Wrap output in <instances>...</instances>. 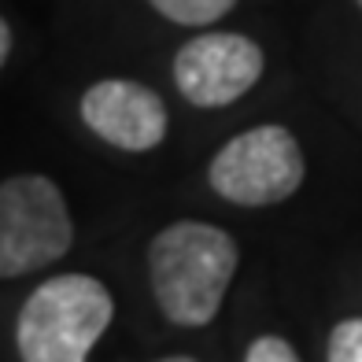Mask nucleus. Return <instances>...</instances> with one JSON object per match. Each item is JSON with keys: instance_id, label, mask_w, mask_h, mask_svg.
<instances>
[{"instance_id": "obj_1", "label": "nucleus", "mask_w": 362, "mask_h": 362, "mask_svg": "<svg viewBox=\"0 0 362 362\" xmlns=\"http://www.w3.org/2000/svg\"><path fill=\"white\" fill-rule=\"evenodd\" d=\"M237 240L211 222H174L148 244L152 296L167 322L211 325L237 274Z\"/></svg>"}, {"instance_id": "obj_3", "label": "nucleus", "mask_w": 362, "mask_h": 362, "mask_svg": "<svg viewBox=\"0 0 362 362\" xmlns=\"http://www.w3.org/2000/svg\"><path fill=\"white\" fill-rule=\"evenodd\" d=\"M74 222L52 177L15 174L0 181V277H26L71 252Z\"/></svg>"}, {"instance_id": "obj_11", "label": "nucleus", "mask_w": 362, "mask_h": 362, "mask_svg": "<svg viewBox=\"0 0 362 362\" xmlns=\"http://www.w3.org/2000/svg\"><path fill=\"white\" fill-rule=\"evenodd\" d=\"M159 362H196V358H189V355H170V358H159Z\"/></svg>"}, {"instance_id": "obj_8", "label": "nucleus", "mask_w": 362, "mask_h": 362, "mask_svg": "<svg viewBox=\"0 0 362 362\" xmlns=\"http://www.w3.org/2000/svg\"><path fill=\"white\" fill-rule=\"evenodd\" d=\"M329 362H362V318H348L329 333Z\"/></svg>"}, {"instance_id": "obj_2", "label": "nucleus", "mask_w": 362, "mask_h": 362, "mask_svg": "<svg viewBox=\"0 0 362 362\" xmlns=\"http://www.w3.org/2000/svg\"><path fill=\"white\" fill-rule=\"evenodd\" d=\"M115 318L111 292L89 274H59L30 292L15 322L23 362H86Z\"/></svg>"}, {"instance_id": "obj_12", "label": "nucleus", "mask_w": 362, "mask_h": 362, "mask_svg": "<svg viewBox=\"0 0 362 362\" xmlns=\"http://www.w3.org/2000/svg\"><path fill=\"white\" fill-rule=\"evenodd\" d=\"M358 8H362V0H358Z\"/></svg>"}, {"instance_id": "obj_5", "label": "nucleus", "mask_w": 362, "mask_h": 362, "mask_svg": "<svg viewBox=\"0 0 362 362\" xmlns=\"http://www.w3.org/2000/svg\"><path fill=\"white\" fill-rule=\"evenodd\" d=\"M262 48L244 34H200L174 59L177 93L196 107H226L262 78Z\"/></svg>"}, {"instance_id": "obj_10", "label": "nucleus", "mask_w": 362, "mask_h": 362, "mask_svg": "<svg viewBox=\"0 0 362 362\" xmlns=\"http://www.w3.org/2000/svg\"><path fill=\"white\" fill-rule=\"evenodd\" d=\"M8 56H11V30L4 23V15H0V67L8 63Z\"/></svg>"}, {"instance_id": "obj_9", "label": "nucleus", "mask_w": 362, "mask_h": 362, "mask_svg": "<svg viewBox=\"0 0 362 362\" xmlns=\"http://www.w3.org/2000/svg\"><path fill=\"white\" fill-rule=\"evenodd\" d=\"M244 362H300V355L281 337H259L248 348V355H244Z\"/></svg>"}, {"instance_id": "obj_4", "label": "nucleus", "mask_w": 362, "mask_h": 362, "mask_svg": "<svg viewBox=\"0 0 362 362\" xmlns=\"http://www.w3.org/2000/svg\"><path fill=\"white\" fill-rule=\"evenodd\" d=\"M307 163L285 126H255L237 134L211 159V189L237 207L281 204L303 185Z\"/></svg>"}, {"instance_id": "obj_6", "label": "nucleus", "mask_w": 362, "mask_h": 362, "mask_svg": "<svg viewBox=\"0 0 362 362\" xmlns=\"http://www.w3.org/2000/svg\"><path fill=\"white\" fill-rule=\"evenodd\" d=\"M81 122L122 152H152L167 137V104L141 81L104 78L81 96Z\"/></svg>"}, {"instance_id": "obj_7", "label": "nucleus", "mask_w": 362, "mask_h": 362, "mask_svg": "<svg viewBox=\"0 0 362 362\" xmlns=\"http://www.w3.org/2000/svg\"><path fill=\"white\" fill-rule=\"evenodd\" d=\"M148 4L177 26H211L233 11L237 0H148Z\"/></svg>"}]
</instances>
